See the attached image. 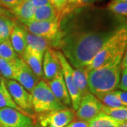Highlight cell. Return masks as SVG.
Wrapping results in <instances>:
<instances>
[{"label": "cell", "mask_w": 127, "mask_h": 127, "mask_svg": "<svg viewBox=\"0 0 127 127\" xmlns=\"http://www.w3.org/2000/svg\"><path fill=\"white\" fill-rule=\"evenodd\" d=\"M127 19L107 9L74 6L61 16V38L56 50L73 68H86L104 43Z\"/></svg>", "instance_id": "cell-1"}, {"label": "cell", "mask_w": 127, "mask_h": 127, "mask_svg": "<svg viewBox=\"0 0 127 127\" xmlns=\"http://www.w3.org/2000/svg\"><path fill=\"white\" fill-rule=\"evenodd\" d=\"M122 60L117 59L102 67L88 71V85L91 93L96 97L118 88L122 73Z\"/></svg>", "instance_id": "cell-2"}, {"label": "cell", "mask_w": 127, "mask_h": 127, "mask_svg": "<svg viewBox=\"0 0 127 127\" xmlns=\"http://www.w3.org/2000/svg\"><path fill=\"white\" fill-rule=\"evenodd\" d=\"M127 48V21L104 43L86 68L91 71L102 67L114 60L122 59Z\"/></svg>", "instance_id": "cell-3"}, {"label": "cell", "mask_w": 127, "mask_h": 127, "mask_svg": "<svg viewBox=\"0 0 127 127\" xmlns=\"http://www.w3.org/2000/svg\"><path fill=\"white\" fill-rule=\"evenodd\" d=\"M31 93L33 111L36 113L45 114L67 108L56 98L45 80H40Z\"/></svg>", "instance_id": "cell-4"}, {"label": "cell", "mask_w": 127, "mask_h": 127, "mask_svg": "<svg viewBox=\"0 0 127 127\" xmlns=\"http://www.w3.org/2000/svg\"><path fill=\"white\" fill-rule=\"evenodd\" d=\"M61 16L52 21H31L21 23L28 31L34 35L47 38L52 42V49L56 50L61 38L60 31Z\"/></svg>", "instance_id": "cell-5"}, {"label": "cell", "mask_w": 127, "mask_h": 127, "mask_svg": "<svg viewBox=\"0 0 127 127\" xmlns=\"http://www.w3.org/2000/svg\"><path fill=\"white\" fill-rule=\"evenodd\" d=\"M54 52L61 66L64 81L66 83V87L68 88V93L71 100V107L73 110L76 111L79 107L82 97L75 83L73 68L71 65V64L68 62L66 58L64 57V55L62 54V52L56 50H54Z\"/></svg>", "instance_id": "cell-6"}, {"label": "cell", "mask_w": 127, "mask_h": 127, "mask_svg": "<svg viewBox=\"0 0 127 127\" xmlns=\"http://www.w3.org/2000/svg\"><path fill=\"white\" fill-rule=\"evenodd\" d=\"M76 118L75 111L66 109L40 114L37 121L40 127H64Z\"/></svg>", "instance_id": "cell-7"}, {"label": "cell", "mask_w": 127, "mask_h": 127, "mask_svg": "<svg viewBox=\"0 0 127 127\" xmlns=\"http://www.w3.org/2000/svg\"><path fill=\"white\" fill-rule=\"evenodd\" d=\"M5 83L14 102L24 112L34 117L30 113L33 111L31 93L15 80L5 79Z\"/></svg>", "instance_id": "cell-8"}, {"label": "cell", "mask_w": 127, "mask_h": 127, "mask_svg": "<svg viewBox=\"0 0 127 127\" xmlns=\"http://www.w3.org/2000/svg\"><path fill=\"white\" fill-rule=\"evenodd\" d=\"M31 117L12 108L0 109L1 127H34Z\"/></svg>", "instance_id": "cell-9"}, {"label": "cell", "mask_w": 127, "mask_h": 127, "mask_svg": "<svg viewBox=\"0 0 127 127\" xmlns=\"http://www.w3.org/2000/svg\"><path fill=\"white\" fill-rule=\"evenodd\" d=\"M102 103L91 93L82 97L79 107L76 111V118L88 122L102 111Z\"/></svg>", "instance_id": "cell-10"}, {"label": "cell", "mask_w": 127, "mask_h": 127, "mask_svg": "<svg viewBox=\"0 0 127 127\" xmlns=\"http://www.w3.org/2000/svg\"><path fill=\"white\" fill-rule=\"evenodd\" d=\"M14 80L29 93H31L40 81L30 66L19 57L17 59V70Z\"/></svg>", "instance_id": "cell-11"}, {"label": "cell", "mask_w": 127, "mask_h": 127, "mask_svg": "<svg viewBox=\"0 0 127 127\" xmlns=\"http://www.w3.org/2000/svg\"><path fill=\"white\" fill-rule=\"evenodd\" d=\"M47 82L56 98L66 107H71V100L66 83L64 81L62 68L55 78Z\"/></svg>", "instance_id": "cell-12"}, {"label": "cell", "mask_w": 127, "mask_h": 127, "mask_svg": "<svg viewBox=\"0 0 127 127\" xmlns=\"http://www.w3.org/2000/svg\"><path fill=\"white\" fill-rule=\"evenodd\" d=\"M61 70V66L57 57L55 54L54 50L48 48L43 55L42 71L45 81H50Z\"/></svg>", "instance_id": "cell-13"}, {"label": "cell", "mask_w": 127, "mask_h": 127, "mask_svg": "<svg viewBox=\"0 0 127 127\" xmlns=\"http://www.w3.org/2000/svg\"><path fill=\"white\" fill-rule=\"evenodd\" d=\"M43 55V53L35 49L26 47L23 55L21 57L40 80L44 79L42 71Z\"/></svg>", "instance_id": "cell-14"}, {"label": "cell", "mask_w": 127, "mask_h": 127, "mask_svg": "<svg viewBox=\"0 0 127 127\" xmlns=\"http://www.w3.org/2000/svg\"><path fill=\"white\" fill-rule=\"evenodd\" d=\"M35 7L31 0H22L14 9L10 10L11 13L21 23L31 22Z\"/></svg>", "instance_id": "cell-15"}, {"label": "cell", "mask_w": 127, "mask_h": 127, "mask_svg": "<svg viewBox=\"0 0 127 127\" xmlns=\"http://www.w3.org/2000/svg\"><path fill=\"white\" fill-rule=\"evenodd\" d=\"M9 40L16 54L21 57L27 47L26 31L21 23H16L11 33Z\"/></svg>", "instance_id": "cell-16"}, {"label": "cell", "mask_w": 127, "mask_h": 127, "mask_svg": "<svg viewBox=\"0 0 127 127\" xmlns=\"http://www.w3.org/2000/svg\"><path fill=\"white\" fill-rule=\"evenodd\" d=\"M3 108H12V109H16V110H18L22 113L31 117L32 118L35 119L34 117H32L31 115H30L29 114L26 113V112L22 110L19 107L17 106V104L14 102V100H13L11 95L10 94L8 88L6 86L5 79L2 77L1 82L0 84V109H3Z\"/></svg>", "instance_id": "cell-17"}, {"label": "cell", "mask_w": 127, "mask_h": 127, "mask_svg": "<svg viewBox=\"0 0 127 127\" xmlns=\"http://www.w3.org/2000/svg\"><path fill=\"white\" fill-rule=\"evenodd\" d=\"M26 42H27L26 47L35 49L43 54L48 48L52 47V42L47 40V38L34 35L28 31L26 29Z\"/></svg>", "instance_id": "cell-18"}, {"label": "cell", "mask_w": 127, "mask_h": 127, "mask_svg": "<svg viewBox=\"0 0 127 127\" xmlns=\"http://www.w3.org/2000/svg\"><path fill=\"white\" fill-rule=\"evenodd\" d=\"M60 16L59 11L52 4H48L35 8L32 21H52Z\"/></svg>", "instance_id": "cell-19"}, {"label": "cell", "mask_w": 127, "mask_h": 127, "mask_svg": "<svg viewBox=\"0 0 127 127\" xmlns=\"http://www.w3.org/2000/svg\"><path fill=\"white\" fill-rule=\"evenodd\" d=\"M88 122V127H120L124 123L112 118L102 111Z\"/></svg>", "instance_id": "cell-20"}, {"label": "cell", "mask_w": 127, "mask_h": 127, "mask_svg": "<svg viewBox=\"0 0 127 127\" xmlns=\"http://www.w3.org/2000/svg\"><path fill=\"white\" fill-rule=\"evenodd\" d=\"M74 79L76 87L80 92L81 97H83L87 93H90L88 85V71L86 68H74Z\"/></svg>", "instance_id": "cell-21"}, {"label": "cell", "mask_w": 127, "mask_h": 127, "mask_svg": "<svg viewBox=\"0 0 127 127\" xmlns=\"http://www.w3.org/2000/svg\"><path fill=\"white\" fill-rule=\"evenodd\" d=\"M17 59L6 60L0 58V74L6 80L15 79L17 70Z\"/></svg>", "instance_id": "cell-22"}, {"label": "cell", "mask_w": 127, "mask_h": 127, "mask_svg": "<svg viewBox=\"0 0 127 127\" xmlns=\"http://www.w3.org/2000/svg\"><path fill=\"white\" fill-rule=\"evenodd\" d=\"M16 23V21L12 14L0 16V35L3 40L10 37Z\"/></svg>", "instance_id": "cell-23"}, {"label": "cell", "mask_w": 127, "mask_h": 127, "mask_svg": "<svg viewBox=\"0 0 127 127\" xmlns=\"http://www.w3.org/2000/svg\"><path fill=\"white\" fill-rule=\"evenodd\" d=\"M96 97L100 100L103 105L108 107L116 108V107H127L124 104H123L121 100L119 99L117 96L115 95L113 92L101 94V95L96 96Z\"/></svg>", "instance_id": "cell-24"}, {"label": "cell", "mask_w": 127, "mask_h": 127, "mask_svg": "<svg viewBox=\"0 0 127 127\" xmlns=\"http://www.w3.org/2000/svg\"><path fill=\"white\" fill-rule=\"evenodd\" d=\"M102 112L122 122H127V107L112 108L103 105Z\"/></svg>", "instance_id": "cell-25"}, {"label": "cell", "mask_w": 127, "mask_h": 127, "mask_svg": "<svg viewBox=\"0 0 127 127\" xmlns=\"http://www.w3.org/2000/svg\"><path fill=\"white\" fill-rule=\"evenodd\" d=\"M18 57L15 52L11 42L9 39L3 40L0 43V58L6 60H14Z\"/></svg>", "instance_id": "cell-26"}, {"label": "cell", "mask_w": 127, "mask_h": 127, "mask_svg": "<svg viewBox=\"0 0 127 127\" xmlns=\"http://www.w3.org/2000/svg\"><path fill=\"white\" fill-rule=\"evenodd\" d=\"M106 9L116 15L127 18V2L110 1L107 6Z\"/></svg>", "instance_id": "cell-27"}, {"label": "cell", "mask_w": 127, "mask_h": 127, "mask_svg": "<svg viewBox=\"0 0 127 127\" xmlns=\"http://www.w3.org/2000/svg\"><path fill=\"white\" fill-rule=\"evenodd\" d=\"M51 4L59 11L60 14L64 12L70 6L67 0H50Z\"/></svg>", "instance_id": "cell-28"}, {"label": "cell", "mask_w": 127, "mask_h": 127, "mask_svg": "<svg viewBox=\"0 0 127 127\" xmlns=\"http://www.w3.org/2000/svg\"><path fill=\"white\" fill-rule=\"evenodd\" d=\"M118 88L121 91L127 92V68H124L122 70Z\"/></svg>", "instance_id": "cell-29"}, {"label": "cell", "mask_w": 127, "mask_h": 127, "mask_svg": "<svg viewBox=\"0 0 127 127\" xmlns=\"http://www.w3.org/2000/svg\"><path fill=\"white\" fill-rule=\"evenodd\" d=\"M22 0H0V4L9 11L14 9Z\"/></svg>", "instance_id": "cell-30"}, {"label": "cell", "mask_w": 127, "mask_h": 127, "mask_svg": "<svg viewBox=\"0 0 127 127\" xmlns=\"http://www.w3.org/2000/svg\"><path fill=\"white\" fill-rule=\"evenodd\" d=\"M113 93L115 95L117 96L121 102H122L123 104L127 107V91H123L121 90H116L113 91Z\"/></svg>", "instance_id": "cell-31"}, {"label": "cell", "mask_w": 127, "mask_h": 127, "mask_svg": "<svg viewBox=\"0 0 127 127\" xmlns=\"http://www.w3.org/2000/svg\"><path fill=\"white\" fill-rule=\"evenodd\" d=\"M64 127H88V122L80 119H76Z\"/></svg>", "instance_id": "cell-32"}, {"label": "cell", "mask_w": 127, "mask_h": 127, "mask_svg": "<svg viewBox=\"0 0 127 127\" xmlns=\"http://www.w3.org/2000/svg\"><path fill=\"white\" fill-rule=\"evenodd\" d=\"M32 3L35 6V7H40L45 5L51 4L50 0H31Z\"/></svg>", "instance_id": "cell-33"}, {"label": "cell", "mask_w": 127, "mask_h": 127, "mask_svg": "<svg viewBox=\"0 0 127 127\" xmlns=\"http://www.w3.org/2000/svg\"><path fill=\"white\" fill-rule=\"evenodd\" d=\"M124 68H127V48L122 60V70Z\"/></svg>", "instance_id": "cell-34"}, {"label": "cell", "mask_w": 127, "mask_h": 127, "mask_svg": "<svg viewBox=\"0 0 127 127\" xmlns=\"http://www.w3.org/2000/svg\"><path fill=\"white\" fill-rule=\"evenodd\" d=\"M102 1H103V0H81L82 3L85 5H93L95 3Z\"/></svg>", "instance_id": "cell-35"}, {"label": "cell", "mask_w": 127, "mask_h": 127, "mask_svg": "<svg viewBox=\"0 0 127 127\" xmlns=\"http://www.w3.org/2000/svg\"><path fill=\"white\" fill-rule=\"evenodd\" d=\"M68 2L71 5H75V6H81L83 4L82 3L81 0H67Z\"/></svg>", "instance_id": "cell-36"}, {"label": "cell", "mask_w": 127, "mask_h": 127, "mask_svg": "<svg viewBox=\"0 0 127 127\" xmlns=\"http://www.w3.org/2000/svg\"><path fill=\"white\" fill-rule=\"evenodd\" d=\"M11 11H8L6 9H5L4 7H3L0 4V16L1 15H8V14H11Z\"/></svg>", "instance_id": "cell-37"}, {"label": "cell", "mask_w": 127, "mask_h": 127, "mask_svg": "<svg viewBox=\"0 0 127 127\" xmlns=\"http://www.w3.org/2000/svg\"><path fill=\"white\" fill-rule=\"evenodd\" d=\"M111 1H112V2H120V1L127 2V0H112Z\"/></svg>", "instance_id": "cell-38"}, {"label": "cell", "mask_w": 127, "mask_h": 127, "mask_svg": "<svg viewBox=\"0 0 127 127\" xmlns=\"http://www.w3.org/2000/svg\"><path fill=\"white\" fill-rule=\"evenodd\" d=\"M120 127H127V122H126L123 123L120 126Z\"/></svg>", "instance_id": "cell-39"}, {"label": "cell", "mask_w": 127, "mask_h": 127, "mask_svg": "<svg viewBox=\"0 0 127 127\" xmlns=\"http://www.w3.org/2000/svg\"><path fill=\"white\" fill-rule=\"evenodd\" d=\"M1 79H2V76H1V75L0 74V84H1Z\"/></svg>", "instance_id": "cell-40"}, {"label": "cell", "mask_w": 127, "mask_h": 127, "mask_svg": "<svg viewBox=\"0 0 127 127\" xmlns=\"http://www.w3.org/2000/svg\"><path fill=\"white\" fill-rule=\"evenodd\" d=\"M2 41H3V39L1 38V35H0V43H1V42Z\"/></svg>", "instance_id": "cell-41"}, {"label": "cell", "mask_w": 127, "mask_h": 127, "mask_svg": "<svg viewBox=\"0 0 127 127\" xmlns=\"http://www.w3.org/2000/svg\"><path fill=\"white\" fill-rule=\"evenodd\" d=\"M35 127V126H34V127Z\"/></svg>", "instance_id": "cell-42"}, {"label": "cell", "mask_w": 127, "mask_h": 127, "mask_svg": "<svg viewBox=\"0 0 127 127\" xmlns=\"http://www.w3.org/2000/svg\"></svg>", "instance_id": "cell-43"}]
</instances>
